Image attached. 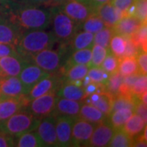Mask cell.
<instances>
[{
    "instance_id": "obj_54",
    "label": "cell",
    "mask_w": 147,
    "mask_h": 147,
    "mask_svg": "<svg viewBox=\"0 0 147 147\" xmlns=\"http://www.w3.org/2000/svg\"><path fill=\"white\" fill-rule=\"evenodd\" d=\"M3 78V75H2V73H1V70H0V79Z\"/></svg>"
},
{
    "instance_id": "obj_44",
    "label": "cell",
    "mask_w": 147,
    "mask_h": 147,
    "mask_svg": "<svg viewBox=\"0 0 147 147\" xmlns=\"http://www.w3.org/2000/svg\"><path fill=\"white\" fill-rule=\"evenodd\" d=\"M5 1L16 3H20V4H25V5L52 7L51 0H5Z\"/></svg>"
},
{
    "instance_id": "obj_2",
    "label": "cell",
    "mask_w": 147,
    "mask_h": 147,
    "mask_svg": "<svg viewBox=\"0 0 147 147\" xmlns=\"http://www.w3.org/2000/svg\"><path fill=\"white\" fill-rule=\"evenodd\" d=\"M57 42L53 32L46 30H25L16 46V51L22 58L29 60L30 57L44 49L53 48Z\"/></svg>"
},
{
    "instance_id": "obj_26",
    "label": "cell",
    "mask_w": 147,
    "mask_h": 147,
    "mask_svg": "<svg viewBox=\"0 0 147 147\" xmlns=\"http://www.w3.org/2000/svg\"><path fill=\"white\" fill-rule=\"evenodd\" d=\"M79 110V118L85 119V120L93 123H99L101 121L105 120L107 118L104 113H102L100 110H99L95 106L89 104H82Z\"/></svg>"
},
{
    "instance_id": "obj_46",
    "label": "cell",
    "mask_w": 147,
    "mask_h": 147,
    "mask_svg": "<svg viewBox=\"0 0 147 147\" xmlns=\"http://www.w3.org/2000/svg\"><path fill=\"white\" fill-rule=\"evenodd\" d=\"M126 49L123 57H137V54L140 53L142 49H140L137 45L134 44V42L131 41L130 36H126Z\"/></svg>"
},
{
    "instance_id": "obj_6",
    "label": "cell",
    "mask_w": 147,
    "mask_h": 147,
    "mask_svg": "<svg viewBox=\"0 0 147 147\" xmlns=\"http://www.w3.org/2000/svg\"><path fill=\"white\" fill-rule=\"evenodd\" d=\"M56 91L57 90H53L46 94L31 100L27 105L26 109L34 117L39 119L51 115L55 110L57 100Z\"/></svg>"
},
{
    "instance_id": "obj_37",
    "label": "cell",
    "mask_w": 147,
    "mask_h": 147,
    "mask_svg": "<svg viewBox=\"0 0 147 147\" xmlns=\"http://www.w3.org/2000/svg\"><path fill=\"white\" fill-rule=\"evenodd\" d=\"M115 32L113 30L112 27H105L103 30L96 33L94 34L93 44H97L101 47L109 48L110 39L112 38Z\"/></svg>"
},
{
    "instance_id": "obj_8",
    "label": "cell",
    "mask_w": 147,
    "mask_h": 147,
    "mask_svg": "<svg viewBox=\"0 0 147 147\" xmlns=\"http://www.w3.org/2000/svg\"><path fill=\"white\" fill-rule=\"evenodd\" d=\"M58 7L79 26L95 12L94 9L78 0H65Z\"/></svg>"
},
{
    "instance_id": "obj_42",
    "label": "cell",
    "mask_w": 147,
    "mask_h": 147,
    "mask_svg": "<svg viewBox=\"0 0 147 147\" xmlns=\"http://www.w3.org/2000/svg\"><path fill=\"white\" fill-rule=\"evenodd\" d=\"M133 4L135 6L134 16L142 22H146L147 0H134Z\"/></svg>"
},
{
    "instance_id": "obj_23",
    "label": "cell",
    "mask_w": 147,
    "mask_h": 147,
    "mask_svg": "<svg viewBox=\"0 0 147 147\" xmlns=\"http://www.w3.org/2000/svg\"><path fill=\"white\" fill-rule=\"evenodd\" d=\"M91 58H92V47L74 51L73 53H69L65 62L64 64L63 67L61 68L59 73V75L61 76L62 74L67 69L74 65H88L91 61Z\"/></svg>"
},
{
    "instance_id": "obj_17",
    "label": "cell",
    "mask_w": 147,
    "mask_h": 147,
    "mask_svg": "<svg viewBox=\"0 0 147 147\" xmlns=\"http://www.w3.org/2000/svg\"><path fill=\"white\" fill-rule=\"evenodd\" d=\"M27 61L20 56H7L0 58V70L3 77L19 76Z\"/></svg>"
},
{
    "instance_id": "obj_32",
    "label": "cell",
    "mask_w": 147,
    "mask_h": 147,
    "mask_svg": "<svg viewBox=\"0 0 147 147\" xmlns=\"http://www.w3.org/2000/svg\"><path fill=\"white\" fill-rule=\"evenodd\" d=\"M133 110L130 109H122L111 112L108 115V119L110 124L115 129L121 128L127 120L133 115Z\"/></svg>"
},
{
    "instance_id": "obj_7",
    "label": "cell",
    "mask_w": 147,
    "mask_h": 147,
    "mask_svg": "<svg viewBox=\"0 0 147 147\" xmlns=\"http://www.w3.org/2000/svg\"><path fill=\"white\" fill-rule=\"evenodd\" d=\"M57 115L53 112L51 115L40 119L35 131L42 142L43 146H58L56 133Z\"/></svg>"
},
{
    "instance_id": "obj_31",
    "label": "cell",
    "mask_w": 147,
    "mask_h": 147,
    "mask_svg": "<svg viewBox=\"0 0 147 147\" xmlns=\"http://www.w3.org/2000/svg\"><path fill=\"white\" fill-rule=\"evenodd\" d=\"M118 71L123 76L140 73L136 57H123L119 58Z\"/></svg>"
},
{
    "instance_id": "obj_29",
    "label": "cell",
    "mask_w": 147,
    "mask_h": 147,
    "mask_svg": "<svg viewBox=\"0 0 147 147\" xmlns=\"http://www.w3.org/2000/svg\"><path fill=\"white\" fill-rule=\"evenodd\" d=\"M105 27L106 26H105V22L101 20L100 16L96 15V13H92L83 23L79 25V31L83 30V31L96 34L101 30H103Z\"/></svg>"
},
{
    "instance_id": "obj_15",
    "label": "cell",
    "mask_w": 147,
    "mask_h": 147,
    "mask_svg": "<svg viewBox=\"0 0 147 147\" xmlns=\"http://www.w3.org/2000/svg\"><path fill=\"white\" fill-rule=\"evenodd\" d=\"M60 83L61 76L59 74H51L47 78H44L37 82L29 91L26 96L30 100H33L53 90H57Z\"/></svg>"
},
{
    "instance_id": "obj_45",
    "label": "cell",
    "mask_w": 147,
    "mask_h": 147,
    "mask_svg": "<svg viewBox=\"0 0 147 147\" xmlns=\"http://www.w3.org/2000/svg\"><path fill=\"white\" fill-rule=\"evenodd\" d=\"M137 65L139 68V72L142 74H147V54L146 51L141 50L140 53L137 54Z\"/></svg>"
},
{
    "instance_id": "obj_51",
    "label": "cell",
    "mask_w": 147,
    "mask_h": 147,
    "mask_svg": "<svg viewBox=\"0 0 147 147\" xmlns=\"http://www.w3.org/2000/svg\"><path fill=\"white\" fill-rule=\"evenodd\" d=\"M78 1L83 3L86 5L89 6L90 7L94 9V11L100 5L106 3L108 2H110V0H78Z\"/></svg>"
},
{
    "instance_id": "obj_49",
    "label": "cell",
    "mask_w": 147,
    "mask_h": 147,
    "mask_svg": "<svg viewBox=\"0 0 147 147\" xmlns=\"http://www.w3.org/2000/svg\"><path fill=\"white\" fill-rule=\"evenodd\" d=\"M133 2L134 0H110L112 5L123 11H126L127 9L133 3Z\"/></svg>"
},
{
    "instance_id": "obj_19",
    "label": "cell",
    "mask_w": 147,
    "mask_h": 147,
    "mask_svg": "<svg viewBox=\"0 0 147 147\" xmlns=\"http://www.w3.org/2000/svg\"><path fill=\"white\" fill-rule=\"evenodd\" d=\"M57 96L63 97L69 100L82 101L86 97L84 87L78 86L73 82L69 81H62L61 79V83L56 91Z\"/></svg>"
},
{
    "instance_id": "obj_48",
    "label": "cell",
    "mask_w": 147,
    "mask_h": 147,
    "mask_svg": "<svg viewBox=\"0 0 147 147\" xmlns=\"http://www.w3.org/2000/svg\"><path fill=\"white\" fill-rule=\"evenodd\" d=\"M10 146H15L14 137L0 130V147Z\"/></svg>"
},
{
    "instance_id": "obj_22",
    "label": "cell",
    "mask_w": 147,
    "mask_h": 147,
    "mask_svg": "<svg viewBox=\"0 0 147 147\" xmlns=\"http://www.w3.org/2000/svg\"><path fill=\"white\" fill-rule=\"evenodd\" d=\"M82 104V101L69 100L63 97L57 96L55 110L53 112L56 115L78 117Z\"/></svg>"
},
{
    "instance_id": "obj_21",
    "label": "cell",
    "mask_w": 147,
    "mask_h": 147,
    "mask_svg": "<svg viewBox=\"0 0 147 147\" xmlns=\"http://www.w3.org/2000/svg\"><path fill=\"white\" fill-rule=\"evenodd\" d=\"M146 22H142L135 16H125L120 21H119L112 27L115 34H121L124 36H130L137 31L142 24Z\"/></svg>"
},
{
    "instance_id": "obj_4",
    "label": "cell",
    "mask_w": 147,
    "mask_h": 147,
    "mask_svg": "<svg viewBox=\"0 0 147 147\" xmlns=\"http://www.w3.org/2000/svg\"><path fill=\"white\" fill-rule=\"evenodd\" d=\"M51 24L53 34L60 45H68L79 31V25L64 13L58 6L51 7Z\"/></svg>"
},
{
    "instance_id": "obj_38",
    "label": "cell",
    "mask_w": 147,
    "mask_h": 147,
    "mask_svg": "<svg viewBox=\"0 0 147 147\" xmlns=\"http://www.w3.org/2000/svg\"><path fill=\"white\" fill-rule=\"evenodd\" d=\"M123 76L119 71L110 74L106 84V91L110 92L113 96H115L119 92V88L123 83Z\"/></svg>"
},
{
    "instance_id": "obj_5",
    "label": "cell",
    "mask_w": 147,
    "mask_h": 147,
    "mask_svg": "<svg viewBox=\"0 0 147 147\" xmlns=\"http://www.w3.org/2000/svg\"><path fill=\"white\" fill-rule=\"evenodd\" d=\"M39 119L32 115L26 108L22 109L7 119L0 123V130L12 137L24 132L34 131L39 123Z\"/></svg>"
},
{
    "instance_id": "obj_10",
    "label": "cell",
    "mask_w": 147,
    "mask_h": 147,
    "mask_svg": "<svg viewBox=\"0 0 147 147\" xmlns=\"http://www.w3.org/2000/svg\"><path fill=\"white\" fill-rule=\"evenodd\" d=\"M30 100L26 95H21L15 97H0V123L7 119L19 110L26 108Z\"/></svg>"
},
{
    "instance_id": "obj_35",
    "label": "cell",
    "mask_w": 147,
    "mask_h": 147,
    "mask_svg": "<svg viewBox=\"0 0 147 147\" xmlns=\"http://www.w3.org/2000/svg\"><path fill=\"white\" fill-rule=\"evenodd\" d=\"M92 47V58L89 64L88 65V67H100L102 61L109 53V48H105L97 44H93Z\"/></svg>"
},
{
    "instance_id": "obj_11",
    "label": "cell",
    "mask_w": 147,
    "mask_h": 147,
    "mask_svg": "<svg viewBox=\"0 0 147 147\" xmlns=\"http://www.w3.org/2000/svg\"><path fill=\"white\" fill-rule=\"evenodd\" d=\"M115 128L110 124L108 118L97 123L94 128L87 146L104 147L108 146L111 138L114 135Z\"/></svg>"
},
{
    "instance_id": "obj_47",
    "label": "cell",
    "mask_w": 147,
    "mask_h": 147,
    "mask_svg": "<svg viewBox=\"0 0 147 147\" xmlns=\"http://www.w3.org/2000/svg\"><path fill=\"white\" fill-rule=\"evenodd\" d=\"M7 56H19L16 47L11 44L0 43V58Z\"/></svg>"
},
{
    "instance_id": "obj_50",
    "label": "cell",
    "mask_w": 147,
    "mask_h": 147,
    "mask_svg": "<svg viewBox=\"0 0 147 147\" xmlns=\"http://www.w3.org/2000/svg\"><path fill=\"white\" fill-rule=\"evenodd\" d=\"M147 105L143 104L142 102L139 101L137 103L136 106H135V109L134 111L136 112V114L138 115L140 117H142V119L146 123L147 121V110H146Z\"/></svg>"
},
{
    "instance_id": "obj_33",
    "label": "cell",
    "mask_w": 147,
    "mask_h": 147,
    "mask_svg": "<svg viewBox=\"0 0 147 147\" xmlns=\"http://www.w3.org/2000/svg\"><path fill=\"white\" fill-rule=\"evenodd\" d=\"M133 146V138L129 137L121 128L115 130L114 135L108 144L110 147H130Z\"/></svg>"
},
{
    "instance_id": "obj_41",
    "label": "cell",
    "mask_w": 147,
    "mask_h": 147,
    "mask_svg": "<svg viewBox=\"0 0 147 147\" xmlns=\"http://www.w3.org/2000/svg\"><path fill=\"white\" fill-rule=\"evenodd\" d=\"M147 89V77L146 74H140L139 77L132 86L131 88V94L136 96L137 98L140 95H142L143 92H146ZM139 99V98H138Z\"/></svg>"
},
{
    "instance_id": "obj_40",
    "label": "cell",
    "mask_w": 147,
    "mask_h": 147,
    "mask_svg": "<svg viewBox=\"0 0 147 147\" xmlns=\"http://www.w3.org/2000/svg\"><path fill=\"white\" fill-rule=\"evenodd\" d=\"M100 66L110 75L115 73L118 71V68H119V58L116 57L115 55H113L109 51L108 54L106 55L104 61L100 65Z\"/></svg>"
},
{
    "instance_id": "obj_39",
    "label": "cell",
    "mask_w": 147,
    "mask_h": 147,
    "mask_svg": "<svg viewBox=\"0 0 147 147\" xmlns=\"http://www.w3.org/2000/svg\"><path fill=\"white\" fill-rule=\"evenodd\" d=\"M88 76L92 82L104 84H107L108 79L110 78V74L100 67H92L88 69Z\"/></svg>"
},
{
    "instance_id": "obj_52",
    "label": "cell",
    "mask_w": 147,
    "mask_h": 147,
    "mask_svg": "<svg viewBox=\"0 0 147 147\" xmlns=\"http://www.w3.org/2000/svg\"><path fill=\"white\" fill-rule=\"evenodd\" d=\"M139 100L142 102L143 104H145V105H147V92H143L142 95H140L139 96Z\"/></svg>"
},
{
    "instance_id": "obj_13",
    "label": "cell",
    "mask_w": 147,
    "mask_h": 147,
    "mask_svg": "<svg viewBox=\"0 0 147 147\" xmlns=\"http://www.w3.org/2000/svg\"><path fill=\"white\" fill-rule=\"evenodd\" d=\"M77 117L57 115L56 133L58 146H71L72 128L74 119Z\"/></svg>"
},
{
    "instance_id": "obj_34",
    "label": "cell",
    "mask_w": 147,
    "mask_h": 147,
    "mask_svg": "<svg viewBox=\"0 0 147 147\" xmlns=\"http://www.w3.org/2000/svg\"><path fill=\"white\" fill-rule=\"evenodd\" d=\"M126 44V36L121 34H114L110 39L109 51L116 57H123L125 53Z\"/></svg>"
},
{
    "instance_id": "obj_16",
    "label": "cell",
    "mask_w": 147,
    "mask_h": 147,
    "mask_svg": "<svg viewBox=\"0 0 147 147\" xmlns=\"http://www.w3.org/2000/svg\"><path fill=\"white\" fill-rule=\"evenodd\" d=\"M1 96L15 97L26 95V91L18 76H8L0 79Z\"/></svg>"
},
{
    "instance_id": "obj_9",
    "label": "cell",
    "mask_w": 147,
    "mask_h": 147,
    "mask_svg": "<svg viewBox=\"0 0 147 147\" xmlns=\"http://www.w3.org/2000/svg\"><path fill=\"white\" fill-rule=\"evenodd\" d=\"M96 125V123L77 117L72 128L71 146H87Z\"/></svg>"
},
{
    "instance_id": "obj_28",
    "label": "cell",
    "mask_w": 147,
    "mask_h": 147,
    "mask_svg": "<svg viewBox=\"0 0 147 147\" xmlns=\"http://www.w3.org/2000/svg\"><path fill=\"white\" fill-rule=\"evenodd\" d=\"M15 139V146L18 147H42V142L40 141L35 130L26 131L17 136Z\"/></svg>"
},
{
    "instance_id": "obj_14",
    "label": "cell",
    "mask_w": 147,
    "mask_h": 147,
    "mask_svg": "<svg viewBox=\"0 0 147 147\" xmlns=\"http://www.w3.org/2000/svg\"><path fill=\"white\" fill-rule=\"evenodd\" d=\"M23 31L16 24L0 16V43L11 44L16 47Z\"/></svg>"
},
{
    "instance_id": "obj_30",
    "label": "cell",
    "mask_w": 147,
    "mask_h": 147,
    "mask_svg": "<svg viewBox=\"0 0 147 147\" xmlns=\"http://www.w3.org/2000/svg\"><path fill=\"white\" fill-rule=\"evenodd\" d=\"M88 67L87 65H74L68 68L61 76L62 81H75L83 80L88 74Z\"/></svg>"
},
{
    "instance_id": "obj_24",
    "label": "cell",
    "mask_w": 147,
    "mask_h": 147,
    "mask_svg": "<svg viewBox=\"0 0 147 147\" xmlns=\"http://www.w3.org/2000/svg\"><path fill=\"white\" fill-rule=\"evenodd\" d=\"M93 39L94 34L83 30L78 31L67 45L69 53H73L76 50L92 47L93 45Z\"/></svg>"
},
{
    "instance_id": "obj_25",
    "label": "cell",
    "mask_w": 147,
    "mask_h": 147,
    "mask_svg": "<svg viewBox=\"0 0 147 147\" xmlns=\"http://www.w3.org/2000/svg\"><path fill=\"white\" fill-rule=\"evenodd\" d=\"M146 127V123L142 119V117L137 114H133L122 127V129L129 137L134 138L142 134Z\"/></svg>"
},
{
    "instance_id": "obj_1",
    "label": "cell",
    "mask_w": 147,
    "mask_h": 147,
    "mask_svg": "<svg viewBox=\"0 0 147 147\" xmlns=\"http://www.w3.org/2000/svg\"><path fill=\"white\" fill-rule=\"evenodd\" d=\"M3 1L0 16L25 30H46L51 25V7L31 6Z\"/></svg>"
},
{
    "instance_id": "obj_36",
    "label": "cell",
    "mask_w": 147,
    "mask_h": 147,
    "mask_svg": "<svg viewBox=\"0 0 147 147\" xmlns=\"http://www.w3.org/2000/svg\"><path fill=\"white\" fill-rule=\"evenodd\" d=\"M131 41L135 45L142 51H146L147 49V26L146 23L142 24L141 27L135 33L130 35Z\"/></svg>"
},
{
    "instance_id": "obj_20",
    "label": "cell",
    "mask_w": 147,
    "mask_h": 147,
    "mask_svg": "<svg viewBox=\"0 0 147 147\" xmlns=\"http://www.w3.org/2000/svg\"><path fill=\"white\" fill-rule=\"evenodd\" d=\"M113 98L114 96L110 92L105 91L100 93H92L86 96L83 102L93 105L108 117L111 113Z\"/></svg>"
},
{
    "instance_id": "obj_18",
    "label": "cell",
    "mask_w": 147,
    "mask_h": 147,
    "mask_svg": "<svg viewBox=\"0 0 147 147\" xmlns=\"http://www.w3.org/2000/svg\"><path fill=\"white\" fill-rule=\"evenodd\" d=\"M94 13L100 16L107 27H113L118 21L125 16V11L116 8L110 2L98 7L95 10Z\"/></svg>"
},
{
    "instance_id": "obj_53",
    "label": "cell",
    "mask_w": 147,
    "mask_h": 147,
    "mask_svg": "<svg viewBox=\"0 0 147 147\" xmlns=\"http://www.w3.org/2000/svg\"><path fill=\"white\" fill-rule=\"evenodd\" d=\"M52 1V7L53 6H59L65 0H51Z\"/></svg>"
},
{
    "instance_id": "obj_3",
    "label": "cell",
    "mask_w": 147,
    "mask_h": 147,
    "mask_svg": "<svg viewBox=\"0 0 147 147\" xmlns=\"http://www.w3.org/2000/svg\"><path fill=\"white\" fill-rule=\"evenodd\" d=\"M67 45H61L60 50L44 49L31 56L29 61L51 74H59L69 55Z\"/></svg>"
},
{
    "instance_id": "obj_55",
    "label": "cell",
    "mask_w": 147,
    "mask_h": 147,
    "mask_svg": "<svg viewBox=\"0 0 147 147\" xmlns=\"http://www.w3.org/2000/svg\"><path fill=\"white\" fill-rule=\"evenodd\" d=\"M0 97H1V92H0Z\"/></svg>"
},
{
    "instance_id": "obj_27",
    "label": "cell",
    "mask_w": 147,
    "mask_h": 147,
    "mask_svg": "<svg viewBox=\"0 0 147 147\" xmlns=\"http://www.w3.org/2000/svg\"><path fill=\"white\" fill-rule=\"evenodd\" d=\"M140 100L134 95L118 94L113 98L111 112L122 109H130L134 111L135 106Z\"/></svg>"
},
{
    "instance_id": "obj_43",
    "label": "cell",
    "mask_w": 147,
    "mask_h": 147,
    "mask_svg": "<svg viewBox=\"0 0 147 147\" xmlns=\"http://www.w3.org/2000/svg\"><path fill=\"white\" fill-rule=\"evenodd\" d=\"M84 88L86 96H88L92 93H100L106 91V84L91 82L87 86L84 87Z\"/></svg>"
},
{
    "instance_id": "obj_12",
    "label": "cell",
    "mask_w": 147,
    "mask_h": 147,
    "mask_svg": "<svg viewBox=\"0 0 147 147\" xmlns=\"http://www.w3.org/2000/svg\"><path fill=\"white\" fill-rule=\"evenodd\" d=\"M50 75L51 74L47 73V71L38 67L35 64L32 63L31 61H27L19 74V79L24 85L27 94L37 82Z\"/></svg>"
}]
</instances>
